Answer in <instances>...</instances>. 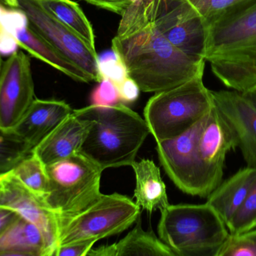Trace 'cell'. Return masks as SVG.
<instances>
[{
	"instance_id": "obj_21",
	"label": "cell",
	"mask_w": 256,
	"mask_h": 256,
	"mask_svg": "<svg viewBox=\"0 0 256 256\" xmlns=\"http://www.w3.org/2000/svg\"><path fill=\"white\" fill-rule=\"evenodd\" d=\"M14 37L18 40L20 48L26 51L30 56L46 63L72 79L84 83L94 81L86 72L54 49L30 27V24L24 30L16 33Z\"/></svg>"
},
{
	"instance_id": "obj_13",
	"label": "cell",
	"mask_w": 256,
	"mask_h": 256,
	"mask_svg": "<svg viewBox=\"0 0 256 256\" xmlns=\"http://www.w3.org/2000/svg\"><path fill=\"white\" fill-rule=\"evenodd\" d=\"M238 147L237 139L214 103L198 140V152L213 191L224 177L227 153Z\"/></svg>"
},
{
	"instance_id": "obj_34",
	"label": "cell",
	"mask_w": 256,
	"mask_h": 256,
	"mask_svg": "<svg viewBox=\"0 0 256 256\" xmlns=\"http://www.w3.org/2000/svg\"><path fill=\"white\" fill-rule=\"evenodd\" d=\"M84 1L121 15L131 3L130 0H84Z\"/></svg>"
},
{
	"instance_id": "obj_14",
	"label": "cell",
	"mask_w": 256,
	"mask_h": 256,
	"mask_svg": "<svg viewBox=\"0 0 256 256\" xmlns=\"http://www.w3.org/2000/svg\"><path fill=\"white\" fill-rule=\"evenodd\" d=\"M214 103L232 129L246 165L256 168V107L236 90L212 91Z\"/></svg>"
},
{
	"instance_id": "obj_8",
	"label": "cell",
	"mask_w": 256,
	"mask_h": 256,
	"mask_svg": "<svg viewBox=\"0 0 256 256\" xmlns=\"http://www.w3.org/2000/svg\"><path fill=\"white\" fill-rule=\"evenodd\" d=\"M50 180L46 204L56 214L84 210L102 195L103 170L80 152L46 165Z\"/></svg>"
},
{
	"instance_id": "obj_28",
	"label": "cell",
	"mask_w": 256,
	"mask_h": 256,
	"mask_svg": "<svg viewBox=\"0 0 256 256\" xmlns=\"http://www.w3.org/2000/svg\"><path fill=\"white\" fill-rule=\"evenodd\" d=\"M206 21L225 13L246 0H190Z\"/></svg>"
},
{
	"instance_id": "obj_35",
	"label": "cell",
	"mask_w": 256,
	"mask_h": 256,
	"mask_svg": "<svg viewBox=\"0 0 256 256\" xmlns=\"http://www.w3.org/2000/svg\"><path fill=\"white\" fill-rule=\"evenodd\" d=\"M19 217L20 216L16 212L0 207V235Z\"/></svg>"
},
{
	"instance_id": "obj_26",
	"label": "cell",
	"mask_w": 256,
	"mask_h": 256,
	"mask_svg": "<svg viewBox=\"0 0 256 256\" xmlns=\"http://www.w3.org/2000/svg\"><path fill=\"white\" fill-rule=\"evenodd\" d=\"M98 73L100 81L109 79L118 86L127 79L129 75L126 64L121 57L112 51L98 57Z\"/></svg>"
},
{
	"instance_id": "obj_16",
	"label": "cell",
	"mask_w": 256,
	"mask_h": 256,
	"mask_svg": "<svg viewBox=\"0 0 256 256\" xmlns=\"http://www.w3.org/2000/svg\"><path fill=\"white\" fill-rule=\"evenodd\" d=\"M91 126L90 120L72 112L32 152L45 165L70 157L80 152Z\"/></svg>"
},
{
	"instance_id": "obj_23",
	"label": "cell",
	"mask_w": 256,
	"mask_h": 256,
	"mask_svg": "<svg viewBox=\"0 0 256 256\" xmlns=\"http://www.w3.org/2000/svg\"><path fill=\"white\" fill-rule=\"evenodd\" d=\"M12 171L33 193L46 199L50 192L49 177L46 165L36 153L32 152Z\"/></svg>"
},
{
	"instance_id": "obj_18",
	"label": "cell",
	"mask_w": 256,
	"mask_h": 256,
	"mask_svg": "<svg viewBox=\"0 0 256 256\" xmlns=\"http://www.w3.org/2000/svg\"><path fill=\"white\" fill-rule=\"evenodd\" d=\"M1 256H51L40 230L19 217L0 235Z\"/></svg>"
},
{
	"instance_id": "obj_22",
	"label": "cell",
	"mask_w": 256,
	"mask_h": 256,
	"mask_svg": "<svg viewBox=\"0 0 256 256\" xmlns=\"http://www.w3.org/2000/svg\"><path fill=\"white\" fill-rule=\"evenodd\" d=\"M45 11L79 36L94 51V30L79 5L72 0H38Z\"/></svg>"
},
{
	"instance_id": "obj_5",
	"label": "cell",
	"mask_w": 256,
	"mask_h": 256,
	"mask_svg": "<svg viewBox=\"0 0 256 256\" xmlns=\"http://www.w3.org/2000/svg\"><path fill=\"white\" fill-rule=\"evenodd\" d=\"M212 90L196 77L180 85L156 93L146 104L144 119L156 141L179 136L208 113Z\"/></svg>"
},
{
	"instance_id": "obj_27",
	"label": "cell",
	"mask_w": 256,
	"mask_h": 256,
	"mask_svg": "<svg viewBox=\"0 0 256 256\" xmlns=\"http://www.w3.org/2000/svg\"><path fill=\"white\" fill-rule=\"evenodd\" d=\"M218 256H256V236L250 232L230 234Z\"/></svg>"
},
{
	"instance_id": "obj_37",
	"label": "cell",
	"mask_w": 256,
	"mask_h": 256,
	"mask_svg": "<svg viewBox=\"0 0 256 256\" xmlns=\"http://www.w3.org/2000/svg\"><path fill=\"white\" fill-rule=\"evenodd\" d=\"M6 6H4V4H2V3H0V31H2V28L1 26V20L2 18L3 15H4V12L6 11Z\"/></svg>"
},
{
	"instance_id": "obj_6",
	"label": "cell",
	"mask_w": 256,
	"mask_h": 256,
	"mask_svg": "<svg viewBox=\"0 0 256 256\" xmlns=\"http://www.w3.org/2000/svg\"><path fill=\"white\" fill-rule=\"evenodd\" d=\"M142 209L129 197L102 194L88 207L73 214H56L58 246L85 240L98 241L127 230Z\"/></svg>"
},
{
	"instance_id": "obj_1",
	"label": "cell",
	"mask_w": 256,
	"mask_h": 256,
	"mask_svg": "<svg viewBox=\"0 0 256 256\" xmlns=\"http://www.w3.org/2000/svg\"><path fill=\"white\" fill-rule=\"evenodd\" d=\"M112 51L126 64L141 91L159 93L204 75L206 60L185 54L153 26L126 9Z\"/></svg>"
},
{
	"instance_id": "obj_30",
	"label": "cell",
	"mask_w": 256,
	"mask_h": 256,
	"mask_svg": "<svg viewBox=\"0 0 256 256\" xmlns=\"http://www.w3.org/2000/svg\"><path fill=\"white\" fill-rule=\"evenodd\" d=\"M1 26L2 30L14 36L16 33L28 27V17L21 9H7L2 18Z\"/></svg>"
},
{
	"instance_id": "obj_29",
	"label": "cell",
	"mask_w": 256,
	"mask_h": 256,
	"mask_svg": "<svg viewBox=\"0 0 256 256\" xmlns=\"http://www.w3.org/2000/svg\"><path fill=\"white\" fill-rule=\"evenodd\" d=\"M92 105L110 106L122 103L118 86L109 79H103L91 95Z\"/></svg>"
},
{
	"instance_id": "obj_3",
	"label": "cell",
	"mask_w": 256,
	"mask_h": 256,
	"mask_svg": "<svg viewBox=\"0 0 256 256\" xmlns=\"http://www.w3.org/2000/svg\"><path fill=\"white\" fill-rule=\"evenodd\" d=\"M80 118L92 122L80 153L103 171L131 166L149 134L144 119L126 104L99 106L91 105L74 110Z\"/></svg>"
},
{
	"instance_id": "obj_2",
	"label": "cell",
	"mask_w": 256,
	"mask_h": 256,
	"mask_svg": "<svg viewBox=\"0 0 256 256\" xmlns=\"http://www.w3.org/2000/svg\"><path fill=\"white\" fill-rule=\"evenodd\" d=\"M206 23L204 57L214 75L239 93L256 90V0H246Z\"/></svg>"
},
{
	"instance_id": "obj_36",
	"label": "cell",
	"mask_w": 256,
	"mask_h": 256,
	"mask_svg": "<svg viewBox=\"0 0 256 256\" xmlns=\"http://www.w3.org/2000/svg\"><path fill=\"white\" fill-rule=\"evenodd\" d=\"M244 95L246 98H248L256 107V90L252 92H250V93H244Z\"/></svg>"
},
{
	"instance_id": "obj_38",
	"label": "cell",
	"mask_w": 256,
	"mask_h": 256,
	"mask_svg": "<svg viewBox=\"0 0 256 256\" xmlns=\"http://www.w3.org/2000/svg\"><path fill=\"white\" fill-rule=\"evenodd\" d=\"M251 234H254V235L256 236V229L252 230V231H249Z\"/></svg>"
},
{
	"instance_id": "obj_40",
	"label": "cell",
	"mask_w": 256,
	"mask_h": 256,
	"mask_svg": "<svg viewBox=\"0 0 256 256\" xmlns=\"http://www.w3.org/2000/svg\"><path fill=\"white\" fill-rule=\"evenodd\" d=\"M130 1L131 3H134V2L137 1V0H130Z\"/></svg>"
},
{
	"instance_id": "obj_9",
	"label": "cell",
	"mask_w": 256,
	"mask_h": 256,
	"mask_svg": "<svg viewBox=\"0 0 256 256\" xmlns=\"http://www.w3.org/2000/svg\"><path fill=\"white\" fill-rule=\"evenodd\" d=\"M208 114L179 136L156 141L160 162L173 183L184 193L201 198L213 192L198 152Z\"/></svg>"
},
{
	"instance_id": "obj_25",
	"label": "cell",
	"mask_w": 256,
	"mask_h": 256,
	"mask_svg": "<svg viewBox=\"0 0 256 256\" xmlns=\"http://www.w3.org/2000/svg\"><path fill=\"white\" fill-rule=\"evenodd\" d=\"M231 235H240L256 228V180L238 211L228 225Z\"/></svg>"
},
{
	"instance_id": "obj_15",
	"label": "cell",
	"mask_w": 256,
	"mask_h": 256,
	"mask_svg": "<svg viewBox=\"0 0 256 256\" xmlns=\"http://www.w3.org/2000/svg\"><path fill=\"white\" fill-rule=\"evenodd\" d=\"M73 111L64 101L36 98L12 130L33 150Z\"/></svg>"
},
{
	"instance_id": "obj_4",
	"label": "cell",
	"mask_w": 256,
	"mask_h": 256,
	"mask_svg": "<svg viewBox=\"0 0 256 256\" xmlns=\"http://www.w3.org/2000/svg\"><path fill=\"white\" fill-rule=\"evenodd\" d=\"M160 213V239L176 256H218L230 237L226 224L207 202L170 204Z\"/></svg>"
},
{
	"instance_id": "obj_12",
	"label": "cell",
	"mask_w": 256,
	"mask_h": 256,
	"mask_svg": "<svg viewBox=\"0 0 256 256\" xmlns=\"http://www.w3.org/2000/svg\"><path fill=\"white\" fill-rule=\"evenodd\" d=\"M0 207L16 212L36 225L44 236L54 255L58 246V220L44 198L30 191L12 171L0 175Z\"/></svg>"
},
{
	"instance_id": "obj_17",
	"label": "cell",
	"mask_w": 256,
	"mask_h": 256,
	"mask_svg": "<svg viewBox=\"0 0 256 256\" xmlns=\"http://www.w3.org/2000/svg\"><path fill=\"white\" fill-rule=\"evenodd\" d=\"M256 180V168L246 166L221 182L208 197V204L216 210L227 227L243 205Z\"/></svg>"
},
{
	"instance_id": "obj_20",
	"label": "cell",
	"mask_w": 256,
	"mask_h": 256,
	"mask_svg": "<svg viewBox=\"0 0 256 256\" xmlns=\"http://www.w3.org/2000/svg\"><path fill=\"white\" fill-rule=\"evenodd\" d=\"M131 167L136 176L134 197L137 205L149 213L166 208L170 205L166 188L154 162L150 159H142L132 162Z\"/></svg>"
},
{
	"instance_id": "obj_31",
	"label": "cell",
	"mask_w": 256,
	"mask_h": 256,
	"mask_svg": "<svg viewBox=\"0 0 256 256\" xmlns=\"http://www.w3.org/2000/svg\"><path fill=\"white\" fill-rule=\"evenodd\" d=\"M96 241L85 240L60 246L56 250V256H86L92 249Z\"/></svg>"
},
{
	"instance_id": "obj_7",
	"label": "cell",
	"mask_w": 256,
	"mask_h": 256,
	"mask_svg": "<svg viewBox=\"0 0 256 256\" xmlns=\"http://www.w3.org/2000/svg\"><path fill=\"white\" fill-rule=\"evenodd\" d=\"M127 9L185 54L204 59L206 21L190 0H137Z\"/></svg>"
},
{
	"instance_id": "obj_32",
	"label": "cell",
	"mask_w": 256,
	"mask_h": 256,
	"mask_svg": "<svg viewBox=\"0 0 256 256\" xmlns=\"http://www.w3.org/2000/svg\"><path fill=\"white\" fill-rule=\"evenodd\" d=\"M118 90L123 104L132 103L136 102L138 99L141 91L136 82L130 77L118 86Z\"/></svg>"
},
{
	"instance_id": "obj_39",
	"label": "cell",
	"mask_w": 256,
	"mask_h": 256,
	"mask_svg": "<svg viewBox=\"0 0 256 256\" xmlns=\"http://www.w3.org/2000/svg\"><path fill=\"white\" fill-rule=\"evenodd\" d=\"M2 69V63H1V59H0V71H1Z\"/></svg>"
},
{
	"instance_id": "obj_19",
	"label": "cell",
	"mask_w": 256,
	"mask_h": 256,
	"mask_svg": "<svg viewBox=\"0 0 256 256\" xmlns=\"http://www.w3.org/2000/svg\"><path fill=\"white\" fill-rule=\"evenodd\" d=\"M90 256H176L172 250L158 238L153 231L142 227L140 217L135 227L120 241L114 244L92 249Z\"/></svg>"
},
{
	"instance_id": "obj_10",
	"label": "cell",
	"mask_w": 256,
	"mask_h": 256,
	"mask_svg": "<svg viewBox=\"0 0 256 256\" xmlns=\"http://www.w3.org/2000/svg\"><path fill=\"white\" fill-rule=\"evenodd\" d=\"M10 8L26 14L30 27L63 57L100 82L98 55L79 36L69 30L39 4L38 0H2Z\"/></svg>"
},
{
	"instance_id": "obj_24",
	"label": "cell",
	"mask_w": 256,
	"mask_h": 256,
	"mask_svg": "<svg viewBox=\"0 0 256 256\" xmlns=\"http://www.w3.org/2000/svg\"><path fill=\"white\" fill-rule=\"evenodd\" d=\"M32 150L13 130L0 129V175L13 170Z\"/></svg>"
},
{
	"instance_id": "obj_11",
	"label": "cell",
	"mask_w": 256,
	"mask_h": 256,
	"mask_svg": "<svg viewBox=\"0 0 256 256\" xmlns=\"http://www.w3.org/2000/svg\"><path fill=\"white\" fill-rule=\"evenodd\" d=\"M34 99L30 57L18 51L0 71V129H13Z\"/></svg>"
},
{
	"instance_id": "obj_33",
	"label": "cell",
	"mask_w": 256,
	"mask_h": 256,
	"mask_svg": "<svg viewBox=\"0 0 256 256\" xmlns=\"http://www.w3.org/2000/svg\"><path fill=\"white\" fill-rule=\"evenodd\" d=\"M18 40L13 35L4 30L0 31V56L12 57L19 51Z\"/></svg>"
}]
</instances>
